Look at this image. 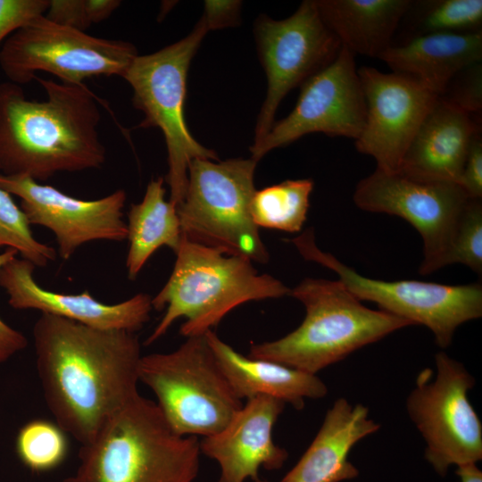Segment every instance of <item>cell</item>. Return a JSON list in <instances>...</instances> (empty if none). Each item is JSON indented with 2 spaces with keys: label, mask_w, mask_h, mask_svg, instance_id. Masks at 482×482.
I'll return each instance as SVG.
<instances>
[{
  "label": "cell",
  "mask_w": 482,
  "mask_h": 482,
  "mask_svg": "<svg viewBox=\"0 0 482 482\" xmlns=\"http://www.w3.org/2000/svg\"><path fill=\"white\" fill-rule=\"evenodd\" d=\"M33 338L47 407L82 445L139 395L142 354L135 332L99 329L41 313Z\"/></svg>",
  "instance_id": "1"
},
{
  "label": "cell",
  "mask_w": 482,
  "mask_h": 482,
  "mask_svg": "<svg viewBox=\"0 0 482 482\" xmlns=\"http://www.w3.org/2000/svg\"><path fill=\"white\" fill-rule=\"evenodd\" d=\"M43 101L21 86L0 83V173L46 181L59 172L102 167L106 160L96 96L83 84L36 79Z\"/></svg>",
  "instance_id": "2"
},
{
  "label": "cell",
  "mask_w": 482,
  "mask_h": 482,
  "mask_svg": "<svg viewBox=\"0 0 482 482\" xmlns=\"http://www.w3.org/2000/svg\"><path fill=\"white\" fill-rule=\"evenodd\" d=\"M200 454L197 436L174 432L157 403L137 395L81 446L62 482H193Z\"/></svg>",
  "instance_id": "3"
},
{
  "label": "cell",
  "mask_w": 482,
  "mask_h": 482,
  "mask_svg": "<svg viewBox=\"0 0 482 482\" xmlns=\"http://www.w3.org/2000/svg\"><path fill=\"white\" fill-rule=\"evenodd\" d=\"M172 272L153 309L165 312L145 341L148 345L166 334L179 318L186 337L204 335L234 308L250 301L289 295L290 288L268 274H258L252 262L181 237Z\"/></svg>",
  "instance_id": "4"
},
{
  "label": "cell",
  "mask_w": 482,
  "mask_h": 482,
  "mask_svg": "<svg viewBox=\"0 0 482 482\" xmlns=\"http://www.w3.org/2000/svg\"><path fill=\"white\" fill-rule=\"evenodd\" d=\"M289 295L303 304V322L279 339L253 345L248 357L316 375L353 352L413 325L364 306L339 279L306 278Z\"/></svg>",
  "instance_id": "5"
},
{
  "label": "cell",
  "mask_w": 482,
  "mask_h": 482,
  "mask_svg": "<svg viewBox=\"0 0 482 482\" xmlns=\"http://www.w3.org/2000/svg\"><path fill=\"white\" fill-rule=\"evenodd\" d=\"M253 159H194L184 198L176 206L182 236L226 255L266 263L269 253L251 214Z\"/></svg>",
  "instance_id": "6"
},
{
  "label": "cell",
  "mask_w": 482,
  "mask_h": 482,
  "mask_svg": "<svg viewBox=\"0 0 482 482\" xmlns=\"http://www.w3.org/2000/svg\"><path fill=\"white\" fill-rule=\"evenodd\" d=\"M207 32L200 19L186 37L155 53L137 54L122 77L132 88L134 107L144 113L139 127L158 128L163 134L169 201L175 206L184 198L190 162L197 158L218 161L214 151L193 137L184 115L189 64Z\"/></svg>",
  "instance_id": "7"
},
{
  "label": "cell",
  "mask_w": 482,
  "mask_h": 482,
  "mask_svg": "<svg viewBox=\"0 0 482 482\" xmlns=\"http://www.w3.org/2000/svg\"><path fill=\"white\" fill-rule=\"evenodd\" d=\"M138 377L154 392L166 421L180 436L214 435L243 406L205 335L187 337L170 353L142 355Z\"/></svg>",
  "instance_id": "8"
},
{
  "label": "cell",
  "mask_w": 482,
  "mask_h": 482,
  "mask_svg": "<svg viewBox=\"0 0 482 482\" xmlns=\"http://www.w3.org/2000/svg\"><path fill=\"white\" fill-rule=\"evenodd\" d=\"M129 42L91 36L40 15L9 36L0 67L9 81L22 85L44 71L67 84L96 76L123 77L137 55Z\"/></svg>",
  "instance_id": "9"
},
{
  "label": "cell",
  "mask_w": 482,
  "mask_h": 482,
  "mask_svg": "<svg viewBox=\"0 0 482 482\" xmlns=\"http://www.w3.org/2000/svg\"><path fill=\"white\" fill-rule=\"evenodd\" d=\"M301 255L333 270L360 301L377 303L384 312L421 324L441 348L452 343L459 326L482 315L481 284L445 285L419 280L385 281L359 274L316 245L308 229L292 239Z\"/></svg>",
  "instance_id": "10"
},
{
  "label": "cell",
  "mask_w": 482,
  "mask_h": 482,
  "mask_svg": "<svg viewBox=\"0 0 482 482\" xmlns=\"http://www.w3.org/2000/svg\"><path fill=\"white\" fill-rule=\"evenodd\" d=\"M436 374L420 371L406 400L409 417L425 443V459L445 477L451 466L482 459V424L468 398L475 379L445 352L435 356Z\"/></svg>",
  "instance_id": "11"
},
{
  "label": "cell",
  "mask_w": 482,
  "mask_h": 482,
  "mask_svg": "<svg viewBox=\"0 0 482 482\" xmlns=\"http://www.w3.org/2000/svg\"><path fill=\"white\" fill-rule=\"evenodd\" d=\"M471 199L456 182L377 168L353 194L360 209L398 216L416 229L423 243L422 275L450 264L453 238Z\"/></svg>",
  "instance_id": "12"
},
{
  "label": "cell",
  "mask_w": 482,
  "mask_h": 482,
  "mask_svg": "<svg viewBox=\"0 0 482 482\" xmlns=\"http://www.w3.org/2000/svg\"><path fill=\"white\" fill-rule=\"evenodd\" d=\"M254 35L268 87L253 145L269 133L276 111L287 93L328 65L342 47L312 0L303 1L294 14L284 20L260 16Z\"/></svg>",
  "instance_id": "13"
},
{
  "label": "cell",
  "mask_w": 482,
  "mask_h": 482,
  "mask_svg": "<svg viewBox=\"0 0 482 482\" xmlns=\"http://www.w3.org/2000/svg\"><path fill=\"white\" fill-rule=\"evenodd\" d=\"M365 120L366 102L354 54L342 46L328 65L301 85L293 111L252 145L251 158L258 162L268 152L310 133L356 140Z\"/></svg>",
  "instance_id": "14"
},
{
  "label": "cell",
  "mask_w": 482,
  "mask_h": 482,
  "mask_svg": "<svg viewBox=\"0 0 482 482\" xmlns=\"http://www.w3.org/2000/svg\"><path fill=\"white\" fill-rule=\"evenodd\" d=\"M358 74L366 102V120L355 147L373 157L377 169L396 171L439 96L407 74L385 73L368 66L358 69Z\"/></svg>",
  "instance_id": "15"
},
{
  "label": "cell",
  "mask_w": 482,
  "mask_h": 482,
  "mask_svg": "<svg viewBox=\"0 0 482 482\" xmlns=\"http://www.w3.org/2000/svg\"><path fill=\"white\" fill-rule=\"evenodd\" d=\"M0 187L21 199L20 207L30 226H42L54 233L58 254L63 260L89 242L127 239L123 220L127 194L123 189L99 199L82 200L27 177L1 173Z\"/></svg>",
  "instance_id": "16"
},
{
  "label": "cell",
  "mask_w": 482,
  "mask_h": 482,
  "mask_svg": "<svg viewBox=\"0 0 482 482\" xmlns=\"http://www.w3.org/2000/svg\"><path fill=\"white\" fill-rule=\"evenodd\" d=\"M36 266L17 256L0 269V287L8 303L17 310H37L95 328L137 332L149 320L152 297L139 293L113 304L96 299L88 290L79 294L56 293L42 287L34 278Z\"/></svg>",
  "instance_id": "17"
},
{
  "label": "cell",
  "mask_w": 482,
  "mask_h": 482,
  "mask_svg": "<svg viewBox=\"0 0 482 482\" xmlns=\"http://www.w3.org/2000/svg\"><path fill=\"white\" fill-rule=\"evenodd\" d=\"M285 404L266 395L248 399L221 430L203 437L201 453L218 462L219 482H263L260 467L276 470L284 465L288 453L274 443L272 429Z\"/></svg>",
  "instance_id": "18"
},
{
  "label": "cell",
  "mask_w": 482,
  "mask_h": 482,
  "mask_svg": "<svg viewBox=\"0 0 482 482\" xmlns=\"http://www.w3.org/2000/svg\"><path fill=\"white\" fill-rule=\"evenodd\" d=\"M378 429L366 406L338 398L310 446L280 482H342L357 478L359 470L348 454L355 444Z\"/></svg>",
  "instance_id": "19"
},
{
  "label": "cell",
  "mask_w": 482,
  "mask_h": 482,
  "mask_svg": "<svg viewBox=\"0 0 482 482\" xmlns=\"http://www.w3.org/2000/svg\"><path fill=\"white\" fill-rule=\"evenodd\" d=\"M480 126L473 114L441 98L425 117L400 170L458 183L474 137Z\"/></svg>",
  "instance_id": "20"
},
{
  "label": "cell",
  "mask_w": 482,
  "mask_h": 482,
  "mask_svg": "<svg viewBox=\"0 0 482 482\" xmlns=\"http://www.w3.org/2000/svg\"><path fill=\"white\" fill-rule=\"evenodd\" d=\"M204 335L220 370L240 400L266 395L301 410L305 399H320L328 394L326 384L315 374L245 356L212 330Z\"/></svg>",
  "instance_id": "21"
},
{
  "label": "cell",
  "mask_w": 482,
  "mask_h": 482,
  "mask_svg": "<svg viewBox=\"0 0 482 482\" xmlns=\"http://www.w3.org/2000/svg\"><path fill=\"white\" fill-rule=\"evenodd\" d=\"M379 59L394 72L415 78L440 96L459 73L481 62L482 32L417 35L392 45Z\"/></svg>",
  "instance_id": "22"
},
{
  "label": "cell",
  "mask_w": 482,
  "mask_h": 482,
  "mask_svg": "<svg viewBox=\"0 0 482 482\" xmlns=\"http://www.w3.org/2000/svg\"><path fill=\"white\" fill-rule=\"evenodd\" d=\"M319 13L342 46L378 58L410 10V0H316Z\"/></svg>",
  "instance_id": "23"
},
{
  "label": "cell",
  "mask_w": 482,
  "mask_h": 482,
  "mask_svg": "<svg viewBox=\"0 0 482 482\" xmlns=\"http://www.w3.org/2000/svg\"><path fill=\"white\" fill-rule=\"evenodd\" d=\"M164 179H152L142 201L133 204L128 213L129 251L126 259L128 278L135 279L148 259L165 245L174 253L182 237L177 209L165 200Z\"/></svg>",
  "instance_id": "24"
},
{
  "label": "cell",
  "mask_w": 482,
  "mask_h": 482,
  "mask_svg": "<svg viewBox=\"0 0 482 482\" xmlns=\"http://www.w3.org/2000/svg\"><path fill=\"white\" fill-rule=\"evenodd\" d=\"M313 181L288 179L255 190L251 214L255 225L295 233L301 231L309 209Z\"/></svg>",
  "instance_id": "25"
},
{
  "label": "cell",
  "mask_w": 482,
  "mask_h": 482,
  "mask_svg": "<svg viewBox=\"0 0 482 482\" xmlns=\"http://www.w3.org/2000/svg\"><path fill=\"white\" fill-rule=\"evenodd\" d=\"M68 451L66 432L55 421L31 420L17 434V455L31 471L55 469L65 460Z\"/></svg>",
  "instance_id": "26"
},
{
  "label": "cell",
  "mask_w": 482,
  "mask_h": 482,
  "mask_svg": "<svg viewBox=\"0 0 482 482\" xmlns=\"http://www.w3.org/2000/svg\"><path fill=\"white\" fill-rule=\"evenodd\" d=\"M0 247L12 248L36 267H46L56 258V251L38 241L21 207L12 195L0 187Z\"/></svg>",
  "instance_id": "27"
},
{
  "label": "cell",
  "mask_w": 482,
  "mask_h": 482,
  "mask_svg": "<svg viewBox=\"0 0 482 482\" xmlns=\"http://www.w3.org/2000/svg\"><path fill=\"white\" fill-rule=\"evenodd\" d=\"M423 4L417 16L418 35L481 31V0H436Z\"/></svg>",
  "instance_id": "28"
},
{
  "label": "cell",
  "mask_w": 482,
  "mask_h": 482,
  "mask_svg": "<svg viewBox=\"0 0 482 482\" xmlns=\"http://www.w3.org/2000/svg\"><path fill=\"white\" fill-rule=\"evenodd\" d=\"M461 263L478 274L482 272V203L471 199L457 228L450 264Z\"/></svg>",
  "instance_id": "29"
},
{
  "label": "cell",
  "mask_w": 482,
  "mask_h": 482,
  "mask_svg": "<svg viewBox=\"0 0 482 482\" xmlns=\"http://www.w3.org/2000/svg\"><path fill=\"white\" fill-rule=\"evenodd\" d=\"M50 0H0V44L33 19L44 15Z\"/></svg>",
  "instance_id": "30"
},
{
  "label": "cell",
  "mask_w": 482,
  "mask_h": 482,
  "mask_svg": "<svg viewBox=\"0 0 482 482\" xmlns=\"http://www.w3.org/2000/svg\"><path fill=\"white\" fill-rule=\"evenodd\" d=\"M45 16L55 23L81 31L92 25L85 0H50Z\"/></svg>",
  "instance_id": "31"
},
{
  "label": "cell",
  "mask_w": 482,
  "mask_h": 482,
  "mask_svg": "<svg viewBox=\"0 0 482 482\" xmlns=\"http://www.w3.org/2000/svg\"><path fill=\"white\" fill-rule=\"evenodd\" d=\"M458 184L470 197H482V140L478 132L471 141Z\"/></svg>",
  "instance_id": "32"
},
{
  "label": "cell",
  "mask_w": 482,
  "mask_h": 482,
  "mask_svg": "<svg viewBox=\"0 0 482 482\" xmlns=\"http://www.w3.org/2000/svg\"><path fill=\"white\" fill-rule=\"evenodd\" d=\"M466 75L459 89H453L452 96L440 97L473 114L481 110L480 63L466 69Z\"/></svg>",
  "instance_id": "33"
},
{
  "label": "cell",
  "mask_w": 482,
  "mask_h": 482,
  "mask_svg": "<svg viewBox=\"0 0 482 482\" xmlns=\"http://www.w3.org/2000/svg\"><path fill=\"white\" fill-rule=\"evenodd\" d=\"M240 1H205L201 20L207 30L235 26L239 22Z\"/></svg>",
  "instance_id": "34"
},
{
  "label": "cell",
  "mask_w": 482,
  "mask_h": 482,
  "mask_svg": "<svg viewBox=\"0 0 482 482\" xmlns=\"http://www.w3.org/2000/svg\"><path fill=\"white\" fill-rule=\"evenodd\" d=\"M18 252L6 248L0 253V269L17 256ZM28 340L19 330L12 328L0 318V364L27 347Z\"/></svg>",
  "instance_id": "35"
},
{
  "label": "cell",
  "mask_w": 482,
  "mask_h": 482,
  "mask_svg": "<svg viewBox=\"0 0 482 482\" xmlns=\"http://www.w3.org/2000/svg\"><path fill=\"white\" fill-rule=\"evenodd\" d=\"M85 3L91 24L107 19L120 4L117 0H85Z\"/></svg>",
  "instance_id": "36"
},
{
  "label": "cell",
  "mask_w": 482,
  "mask_h": 482,
  "mask_svg": "<svg viewBox=\"0 0 482 482\" xmlns=\"http://www.w3.org/2000/svg\"><path fill=\"white\" fill-rule=\"evenodd\" d=\"M456 474L461 482H482V472L477 464H467L457 467Z\"/></svg>",
  "instance_id": "37"
}]
</instances>
